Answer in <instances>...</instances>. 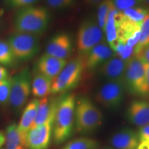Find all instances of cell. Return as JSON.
Segmentation results:
<instances>
[{
  "instance_id": "cell-1",
  "label": "cell",
  "mask_w": 149,
  "mask_h": 149,
  "mask_svg": "<svg viewBox=\"0 0 149 149\" xmlns=\"http://www.w3.org/2000/svg\"><path fill=\"white\" fill-rule=\"evenodd\" d=\"M76 95H65L59 99L53 127V137L56 144H61L71 137L74 124Z\"/></svg>"
},
{
  "instance_id": "cell-2",
  "label": "cell",
  "mask_w": 149,
  "mask_h": 149,
  "mask_svg": "<svg viewBox=\"0 0 149 149\" xmlns=\"http://www.w3.org/2000/svg\"><path fill=\"white\" fill-rule=\"evenodd\" d=\"M50 13L45 7L30 6L19 9L14 18V27L17 33L39 35L47 29Z\"/></svg>"
},
{
  "instance_id": "cell-3",
  "label": "cell",
  "mask_w": 149,
  "mask_h": 149,
  "mask_svg": "<svg viewBox=\"0 0 149 149\" xmlns=\"http://www.w3.org/2000/svg\"><path fill=\"white\" fill-rule=\"evenodd\" d=\"M103 121L102 112L90 99L85 96L76 99L74 109V124L76 130L81 134L95 132Z\"/></svg>"
},
{
  "instance_id": "cell-4",
  "label": "cell",
  "mask_w": 149,
  "mask_h": 149,
  "mask_svg": "<svg viewBox=\"0 0 149 149\" xmlns=\"http://www.w3.org/2000/svg\"><path fill=\"white\" fill-rule=\"evenodd\" d=\"M124 85L128 92L133 95L139 97L143 100H149L144 62L139 56H133L127 61Z\"/></svg>"
},
{
  "instance_id": "cell-5",
  "label": "cell",
  "mask_w": 149,
  "mask_h": 149,
  "mask_svg": "<svg viewBox=\"0 0 149 149\" xmlns=\"http://www.w3.org/2000/svg\"><path fill=\"white\" fill-rule=\"evenodd\" d=\"M84 70L81 59H74L66 65L52 81L51 93H65L77 86Z\"/></svg>"
},
{
  "instance_id": "cell-6",
  "label": "cell",
  "mask_w": 149,
  "mask_h": 149,
  "mask_svg": "<svg viewBox=\"0 0 149 149\" xmlns=\"http://www.w3.org/2000/svg\"><path fill=\"white\" fill-rule=\"evenodd\" d=\"M31 92V74L29 68H25L11 79L9 103L17 113L26 104Z\"/></svg>"
},
{
  "instance_id": "cell-7",
  "label": "cell",
  "mask_w": 149,
  "mask_h": 149,
  "mask_svg": "<svg viewBox=\"0 0 149 149\" xmlns=\"http://www.w3.org/2000/svg\"><path fill=\"white\" fill-rule=\"evenodd\" d=\"M104 32L97 20L88 18L79 25L77 33V48L81 55L86 56L93 48L102 42Z\"/></svg>"
},
{
  "instance_id": "cell-8",
  "label": "cell",
  "mask_w": 149,
  "mask_h": 149,
  "mask_svg": "<svg viewBox=\"0 0 149 149\" xmlns=\"http://www.w3.org/2000/svg\"><path fill=\"white\" fill-rule=\"evenodd\" d=\"M8 44L17 60L28 61L38 53L40 43L37 35L15 33L8 38Z\"/></svg>"
},
{
  "instance_id": "cell-9",
  "label": "cell",
  "mask_w": 149,
  "mask_h": 149,
  "mask_svg": "<svg viewBox=\"0 0 149 149\" xmlns=\"http://www.w3.org/2000/svg\"><path fill=\"white\" fill-rule=\"evenodd\" d=\"M125 88L124 83L108 81L97 91L95 100L107 109H118L124 101Z\"/></svg>"
},
{
  "instance_id": "cell-10",
  "label": "cell",
  "mask_w": 149,
  "mask_h": 149,
  "mask_svg": "<svg viewBox=\"0 0 149 149\" xmlns=\"http://www.w3.org/2000/svg\"><path fill=\"white\" fill-rule=\"evenodd\" d=\"M54 120L45 124L32 128L28 132L26 137L27 149H48L53 133Z\"/></svg>"
},
{
  "instance_id": "cell-11",
  "label": "cell",
  "mask_w": 149,
  "mask_h": 149,
  "mask_svg": "<svg viewBox=\"0 0 149 149\" xmlns=\"http://www.w3.org/2000/svg\"><path fill=\"white\" fill-rule=\"evenodd\" d=\"M72 41L68 33H61L55 35L48 42L46 54L57 58L66 59L71 55Z\"/></svg>"
},
{
  "instance_id": "cell-12",
  "label": "cell",
  "mask_w": 149,
  "mask_h": 149,
  "mask_svg": "<svg viewBox=\"0 0 149 149\" xmlns=\"http://www.w3.org/2000/svg\"><path fill=\"white\" fill-rule=\"evenodd\" d=\"M126 65V61L122 60L117 56L112 57L99 67V73L109 81L124 83Z\"/></svg>"
},
{
  "instance_id": "cell-13",
  "label": "cell",
  "mask_w": 149,
  "mask_h": 149,
  "mask_svg": "<svg viewBox=\"0 0 149 149\" xmlns=\"http://www.w3.org/2000/svg\"><path fill=\"white\" fill-rule=\"evenodd\" d=\"M113 51L108 43L102 41L97 45L91 50L90 52L85 56L84 61V66L86 70H94L99 68L104 63L113 57Z\"/></svg>"
},
{
  "instance_id": "cell-14",
  "label": "cell",
  "mask_w": 149,
  "mask_h": 149,
  "mask_svg": "<svg viewBox=\"0 0 149 149\" xmlns=\"http://www.w3.org/2000/svg\"><path fill=\"white\" fill-rule=\"evenodd\" d=\"M128 120L137 127L141 128L149 124V101L136 100L129 104L126 111Z\"/></svg>"
},
{
  "instance_id": "cell-15",
  "label": "cell",
  "mask_w": 149,
  "mask_h": 149,
  "mask_svg": "<svg viewBox=\"0 0 149 149\" xmlns=\"http://www.w3.org/2000/svg\"><path fill=\"white\" fill-rule=\"evenodd\" d=\"M66 64V59L57 58L45 53L37 61V66L40 73L53 80Z\"/></svg>"
},
{
  "instance_id": "cell-16",
  "label": "cell",
  "mask_w": 149,
  "mask_h": 149,
  "mask_svg": "<svg viewBox=\"0 0 149 149\" xmlns=\"http://www.w3.org/2000/svg\"><path fill=\"white\" fill-rule=\"evenodd\" d=\"M58 101L59 99H50L48 97L41 98L39 100L36 117L32 128L40 126L45 124L48 121L55 119Z\"/></svg>"
},
{
  "instance_id": "cell-17",
  "label": "cell",
  "mask_w": 149,
  "mask_h": 149,
  "mask_svg": "<svg viewBox=\"0 0 149 149\" xmlns=\"http://www.w3.org/2000/svg\"><path fill=\"white\" fill-rule=\"evenodd\" d=\"M139 142L138 134L130 128L119 130L111 137L110 143L115 149H137Z\"/></svg>"
},
{
  "instance_id": "cell-18",
  "label": "cell",
  "mask_w": 149,
  "mask_h": 149,
  "mask_svg": "<svg viewBox=\"0 0 149 149\" xmlns=\"http://www.w3.org/2000/svg\"><path fill=\"white\" fill-rule=\"evenodd\" d=\"M26 137L19 131L18 125L11 124L6 130V149H27L26 146Z\"/></svg>"
},
{
  "instance_id": "cell-19",
  "label": "cell",
  "mask_w": 149,
  "mask_h": 149,
  "mask_svg": "<svg viewBox=\"0 0 149 149\" xmlns=\"http://www.w3.org/2000/svg\"><path fill=\"white\" fill-rule=\"evenodd\" d=\"M38 104L39 100L34 99L27 104L24 110L21 120L18 124V128L24 135H27L28 132L32 128L36 117Z\"/></svg>"
},
{
  "instance_id": "cell-20",
  "label": "cell",
  "mask_w": 149,
  "mask_h": 149,
  "mask_svg": "<svg viewBox=\"0 0 149 149\" xmlns=\"http://www.w3.org/2000/svg\"><path fill=\"white\" fill-rule=\"evenodd\" d=\"M53 80L39 72L33 78L31 82V92L36 97L43 98L51 93Z\"/></svg>"
},
{
  "instance_id": "cell-21",
  "label": "cell",
  "mask_w": 149,
  "mask_h": 149,
  "mask_svg": "<svg viewBox=\"0 0 149 149\" xmlns=\"http://www.w3.org/2000/svg\"><path fill=\"white\" fill-rule=\"evenodd\" d=\"M148 13V9L139 6L120 12V16L123 19L130 23L141 24Z\"/></svg>"
},
{
  "instance_id": "cell-22",
  "label": "cell",
  "mask_w": 149,
  "mask_h": 149,
  "mask_svg": "<svg viewBox=\"0 0 149 149\" xmlns=\"http://www.w3.org/2000/svg\"><path fill=\"white\" fill-rule=\"evenodd\" d=\"M99 143L95 139L87 137H81L72 139L62 149H96Z\"/></svg>"
},
{
  "instance_id": "cell-23",
  "label": "cell",
  "mask_w": 149,
  "mask_h": 149,
  "mask_svg": "<svg viewBox=\"0 0 149 149\" xmlns=\"http://www.w3.org/2000/svg\"><path fill=\"white\" fill-rule=\"evenodd\" d=\"M149 44V13L141 24L140 37L137 45L135 46L136 56L140 55L142 50Z\"/></svg>"
},
{
  "instance_id": "cell-24",
  "label": "cell",
  "mask_w": 149,
  "mask_h": 149,
  "mask_svg": "<svg viewBox=\"0 0 149 149\" xmlns=\"http://www.w3.org/2000/svg\"><path fill=\"white\" fill-rule=\"evenodd\" d=\"M17 59L8 43L0 41V64L11 66L15 64Z\"/></svg>"
},
{
  "instance_id": "cell-25",
  "label": "cell",
  "mask_w": 149,
  "mask_h": 149,
  "mask_svg": "<svg viewBox=\"0 0 149 149\" xmlns=\"http://www.w3.org/2000/svg\"><path fill=\"white\" fill-rule=\"evenodd\" d=\"M113 4L112 0H103L97 6V22L104 32V26L107 22L108 15H109L110 8Z\"/></svg>"
},
{
  "instance_id": "cell-26",
  "label": "cell",
  "mask_w": 149,
  "mask_h": 149,
  "mask_svg": "<svg viewBox=\"0 0 149 149\" xmlns=\"http://www.w3.org/2000/svg\"><path fill=\"white\" fill-rule=\"evenodd\" d=\"M112 2L115 8L120 12L134 7L139 6L143 3L142 0H112Z\"/></svg>"
},
{
  "instance_id": "cell-27",
  "label": "cell",
  "mask_w": 149,
  "mask_h": 149,
  "mask_svg": "<svg viewBox=\"0 0 149 149\" xmlns=\"http://www.w3.org/2000/svg\"><path fill=\"white\" fill-rule=\"evenodd\" d=\"M11 79L8 77L6 79L0 81V102L5 104L9 100L11 89Z\"/></svg>"
},
{
  "instance_id": "cell-28",
  "label": "cell",
  "mask_w": 149,
  "mask_h": 149,
  "mask_svg": "<svg viewBox=\"0 0 149 149\" xmlns=\"http://www.w3.org/2000/svg\"><path fill=\"white\" fill-rule=\"evenodd\" d=\"M46 1L50 8L55 10L71 8L74 4V0H46Z\"/></svg>"
},
{
  "instance_id": "cell-29",
  "label": "cell",
  "mask_w": 149,
  "mask_h": 149,
  "mask_svg": "<svg viewBox=\"0 0 149 149\" xmlns=\"http://www.w3.org/2000/svg\"><path fill=\"white\" fill-rule=\"evenodd\" d=\"M7 6L11 8L20 9L33 6L37 0H3Z\"/></svg>"
},
{
  "instance_id": "cell-30",
  "label": "cell",
  "mask_w": 149,
  "mask_h": 149,
  "mask_svg": "<svg viewBox=\"0 0 149 149\" xmlns=\"http://www.w3.org/2000/svg\"><path fill=\"white\" fill-rule=\"evenodd\" d=\"M137 134L139 141H149V124L139 128Z\"/></svg>"
},
{
  "instance_id": "cell-31",
  "label": "cell",
  "mask_w": 149,
  "mask_h": 149,
  "mask_svg": "<svg viewBox=\"0 0 149 149\" xmlns=\"http://www.w3.org/2000/svg\"><path fill=\"white\" fill-rule=\"evenodd\" d=\"M139 56L141 57L143 61L149 64V44L142 50Z\"/></svg>"
},
{
  "instance_id": "cell-32",
  "label": "cell",
  "mask_w": 149,
  "mask_h": 149,
  "mask_svg": "<svg viewBox=\"0 0 149 149\" xmlns=\"http://www.w3.org/2000/svg\"><path fill=\"white\" fill-rule=\"evenodd\" d=\"M103 0H82L83 3H84L86 6L89 7H95V6H98V5Z\"/></svg>"
},
{
  "instance_id": "cell-33",
  "label": "cell",
  "mask_w": 149,
  "mask_h": 149,
  "mask_svg": "<svg viewBox=\"0 0 149 149\" xmlns=\"http://www.w3.org/2000/svg\"><path fill=\"white\" fill-rule=\"evenodd\" d=\"M8 77V74L7 70L1 66H0V81L6 79Z\"/></svg>"
},
{
  "instance_id": "cell-34",
  "label": "cell",
  "mask_w": 149,
  "mask_h": 149,
  "mask_svg": "<svg viewBox=\"0 0 149 149\" xmlns=\"http://www.w3.org/2000/svg\"><path fill=\"white\" fill-rule=\"evenodd\" d=\"M144 62V66H145V70H146V79H147V84H148V86L149 89V64L147 63Z\"/></svg>"
},
{
  "instance_id": "cell-35",
  "label": "cell",
  "mask_w": 149,
  "mask_h": 149,
  "mask_svg": "<svg viewBox=\"0 0 149 149\" xmlns=\"http://www.w3.org/2000/svg\"><path fill=\"white\" fill-rule=\"evenodd\" d=\"M6 141V136L2 132H0V148L3 146Z\"/></svg>"
},
{
  "instance_id": "cell-36",
  "label": "cell",
  "mask_w": 149,
  "mask_h": 149,
  "mask_svg": "<svg viewBox=\"0 0 149 149\" xmlns=\"http://www.w3.org/2000/svg\"><path fill=\"white\" fill-rule=\"evenodd\" d=\"M142 1L143 3H144V4H146V6H149V0H142Z\"/></svg>"
},
{
  "instance_id": "cell-37",
  "label": "cell",
  "mask_w": 149,
  "mask_h": 149,
  "mask_svg": "<svg viewBox=\"0 0 149 149\" xmlns=\"http://www.w3.org/2000/svg\"><path fill=\"white\" fill-rule=\"evenodd\" d=\"M100 149H113V148H107V147H106V148H100Z\"/></svg>"
}]
</instances>
